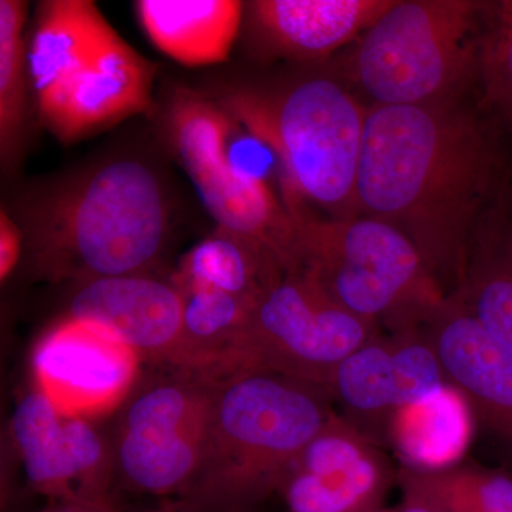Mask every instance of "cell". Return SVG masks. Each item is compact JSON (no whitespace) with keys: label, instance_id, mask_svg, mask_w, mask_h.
I'll list each match as a JSON object with an SVG mask.
<instances>
[{"label":"cell","instance_id":"6da1fadb","mask_svg":"<svg viewBox=\"0 0 512 512\" xmlns=\"http://www.w3.org/2000/svg\"><path fill=\"white\" fill-rule=\"evenodd\" d=\"M498 177L493 141L458 99L367 109L357 217L403 232L444 291H456L463 278L474 232L497 198Z\"/></svg>","mask_w":512,"mask_h":512},{"label":"cell","instance_id":"7a4b0ae2","mask_svg":"<svg viewBox=\"0 0 512 512\" xmlns=\"http://www.w3.org/2000/svg\"><path fill=\"white\" fill-rule=\"evenodd\" d=\"M171 204L146 161L119 157L37 198L20 224L36 271L50 281L144 274L170 234Z\"/></svg>","mask_w":512,"mask_h":512},{"label":"cell","instance_id":"3957f363","mask_svg":"<svg viewBox=\"0 0 512 512\" xmlns=\"http://www.w3.org/2000/svg\"><path fill=\"white\" fill-rule=\"evenodd\" d=\"M332 402L323 387L264 367L217 380L204 461L185 497L212 512L255 508L332 419Z\"/></svg>","mask_w":512,"mask_h":512},{"label":"cell","instance_id":"277c9868","mask_svg":"<svg viewBox=\"0 0 512 512\" xmlns=\"http://www.w3.org/2000/svg\"><path fill=\"white\" fill-rule=\"evenodd\" d=\"M271 148L289 211L357 217L356 184L367 109L336 80L311 76L281 89L235 87L215 97Z\"/></svg>","mask_w":512,"mask_h":512},{"label":"cell","instance_id":"5b68a950","mask_svg":"<svg viewBox=\"0 0 512 512\" xmlns=\"http://www.w3.org/2000/svg\"><path fill=\"white\" fill-rule=\"evenodd\" d=\"M165 131L202 204L220 231L295 271V227L268 177L271 148L208 94L177 87L165 110Z\"/></svg>","mask_w":512,"mask_h":512},{"label":"cell","instance_id":"8992f818","mask_svg":"<svg viewBox=\"0 0 512 512\" xmlns=\"http://www.w3.org/2000/svg\"><path fill=\"white\" fill-rule=\"evenodd\" d=\"M296 269L333 302L390 333L423 328L448 293L399 229L369 217L291 211ZM295 269V271H296Z\"/></svg>","mask_w":512,"mask_h":512},{"label":"cell","instance_id":"52a82bcc","mask_svg":"<svg viewBox=\"0 0 512 512\" xmlns=\"http://www.w3.org/2000/svg\"><path fill=\"white\" fill-rule=\"evenodd\" d=\"M485 5L393 0L360 39L353 59L356 82L377 106L457 100L478 74L474 32Z\"/></svg>","mask_w":512,"mask_h":512},{"label":"cell","instance_id":"ba28073f","mask_svg":"<svg viewBox=\"0 0 512 512\" xmlns=\"http://www.w3.org/2000/svg\"><path fill=\"white\" fill-rule=\"evenodd\" d=\"M212 397V380L181 370L141 376L120 407L111 446L121 485L165 498L190 493L207 450Z\"/></svg>","mask_w":512,"mask_h":512},{"label":"cell","instance_id":"9c48e42d","mask_svg":"<svg viewBox=\"0 0 512 512\" xmlns=\"http://www.w3.org/2000/svg\"><path fill=\"white\" fill-rule=\"evenodd\" d=\"M380 335L379 326L333 302L303 272L286 271L249 312V362L328 390L340 363Z\"/></svg>","mask_w":512,"mask_h":512},{"label":"cell","instance_id":"30bf717a","mask_svg":"<svg viewBox=\"0 0 512 512\" xmlns=\"http://www.w3.org/2000/svg\"><path fill=\"white\" fill-rule=\"evenodd\" d=\"M10 434L29 487L50 501L114 503L113 447L92 420L60 412L33 387L16 404Z\"/></svg>","mask_w":512,"mask_h":512},{"label":"cell","instance_id":"8fae6325","mask_svg":"<svg viewBox=\"0 0 512 512\" xmlns=\"http://www.w3.org/2000/svg\"><path fill=\"white\" fill-rule=\"evenodd\" d=\"M436 352L423 329L380 335L346 357L330 379L328 392L345 419L379 444L403 407L447 386Z\"/></svg>","mask_w":512,"mask_h":512},{"label":"cell","instance_id":"7c38bea8","mask_svg":"<svg viewBox=\"0 0 512 512\" xmlns=\"http://www.w3.org/2000/svg\"><path fill=\"white\" fill-rule=\"evenodd\" d=\"M143 360L109 333L64 318L33 350L35 389L60 412L93 417L123 406L141 377Z\"/></svg>","mask_w":512,"mask_h":512},{"label":"cell","instance_id":"4fadbf2b","mask_svg":"<svg viewBox=\"0 0 512 512\" xmlns=\"http://www.w3.org/2000/svg\"><path fill=\"white\" fill-rule=\"evenodd\" d=\"M392 481L376 441L333 414L286 471L278 493L289 512H373Z\"/></svg>","mask_w":512,"mask_h":512},{"label":"cell","instance_id":"5bb4252c","mask_svg":"<svg viewBox=\"0 0 512 512\" xmlns=\"http://www.w3.org/2000/svg\"><path fill=\"white\" fill-rule=\"evenodd\" d=\"M67 318L109 333L143 362L178 369L183 349V295L173 281L146 274L77 285Z\"/></svg>","mask_w":512,"mask_h":512},{"label":"cell","instance_id":"9a60e30c","mask_svg":"<svg viewBox=\"0 0 512 512\" xmlns=\"http://www.w3.org/2000/svg\"><path fill=\"white\" fill-rule=\"evenodd\" d=\"M154 77V64L113 29L40 120L62 143L80 140L153 110Z\"/></svg>","mask_w":512,"mask_h":512},{"label":"cell","instance_id":"2e32d148","mask_svg":"<svg viewBox=\"0 0 512 512\" xmlns=\"http://www.w3.org/2000/svg\"><path fill=\"white\" fill-rule=\"evenodd\" d=\"M444 377L512 454V350L448 295L423 326Z\"/></svg>","mask_w":512,"mask_h":512},{"label":"cell","instance_id":"e0dca14e","mask_svg":"<svg viewBox=\"0 0 512 512\" xmlns=\"http://www.w3.org/2000/svg\"><path fill=\"white\" fill-rule=\"evenodd\" d=\"M393 0H258L252 23L282 55L325 59L365 33Z\"/></svg>","mask_w":512,"mask_h":512},{"label":"cell","instance_id":"ac0fdd59","mask_svg":"<svg viewBox=\"0 0 512 512\" xmlns=\"http://www.w3.org/2000/svg\"><path fill=\"white\" fill-rule=\"evenodd\" d=\"M113 30L90 0H47L28 43L30 84L39 117Z\"/></svg>","mask_w":512,"mask_h":512},{"label":"cell","instance_id":"d6986e66","mask_svg":"<svg viewBox=\"0 0 512 512\" xmlns=\"http://www.w3.org/2000/svg\"><path fill=\"white\" fill-rule=\"evenodd\" d=\"M134 6L151 43L188 67L225 62L245 10L237 0H140Z\"/></svg>","mask_w":512,"mask_h":512},{"label":"cell","instance_id":"ffe728a7","mask_svg":"<svg viewBox=\"0 0 512 512\" xmlns=\"http://www.w3.org/2000/svg\"><path fill=\"white\" fill-rule=\"evenodd\" d=\"M500 200L481 218L463 278L450 295L512 350V218Z\"/></svg>","mask_w":512,"mask_h":512},{"label":"cell","instance_id":"44dd1931","mask_svg":"<svg viewBox=\"0 0 512 512\" xmlns=\"http://www.w3.org/2000/svg\"><path fill=\"white\" fill-rule=\"evenodd\" d=\"M470 404L456 387L403 407L390 421L387 441L413 471H440L457 466L474 434Z\"/></svg>","mask_w":512,"mask_h":512},{"label":"cell","instance_id":"7402d4cb","mask_svg":"<svg viewBox=\"0 0 512 512\" xmlns=\"http://www.w3.org/2000/svg\"><path fill=\"white\" fill-rule=\"evenodd\" d=\"M285 269L271 255L244 239L217 229L181 259L177 286H205L254 305L266 286Z\"/></svg>","mask_w":512,"mask_h":512},{"label":"cell","instance_id":"603a6c76","mask_svg":"<svg viewBox=\"0 0 512 512\" xmlns=\"http://www.w3.org/2000/svg\"><path fill=\"white\" fill-rule=\"evenodd\" d=\"M396 478L403 495L446 512H512V478L495 471L458 464L440 471L402 467Z\"/></svg>","mask_w":512,"mask_h":512},{"label":"cell","instance_id":"cb8c5ba5","mask_svg":"<svg viewBox=\"0 0 512 512\" xmlns=\"http://www.w3.org/2000/svg\"><path fill=\"white\" fill-rule=\"evenodd\" d=\"M28 5L0 0V153L2 164L18 156L28 116Z\"/></svg>","mask_w":512,"mask_h":512},{"label":"cell","instance_id":"d4e9b609","mask_svg":"<svg viewBox=\"0 0 512 512\" xmlns=\"http://www.w3.org/2000/svg\"><path fill=\"white\" fill-rule=\"evenodd\" d=\"M487 10L478 39V76L488 109L512 126V0L488 3Z\"/></svg>","mask_w":512,"mask_h":512},{"label":"cell","instance_id":"484cf974","mask_svg":"<svg viewBox=\"0 0 512 512\" xmlns=\"http://www.w3.org/2000/svg\"><path fill=\"white\" fill-rule=\"evenodd\" d=\"M25 235L19 222L10 217L9 212H0V278L6 281L18 265Z\"/></svg>","mask_w":512,"mask_h":512},{"label":"cell","instance_id":"4316f807","mask_svg":"<svg viewBox=\"0 0 512 512\" xmlns=\"http://www.w3.org/2000/svg\"><path fill=\"white\" fill-rule=\"evenodd\" d=\"M40 512H119L116 503L96 504L80 501H53Z\"/></svg>","mask_w":512,"mask_h":512},{"label":"cell","instance_id":"83f0119b","mask_svg":"<svg viewBox=\"0 0 512 512\" xmlns=\"http://www.w3.org/2000/svg\"><path fill=\"white\" fill-rule=\"evenodd\" d=\"M373 512H446L436 505L427 503V501L419 500V498L406 497L403 495L402 504L394 508L380 507L379 510Z\"/></svg>","mask_w":512,"mask_h":512},{"label":"cell","instance_id":"f1b7e54d","mask_svg":"<svg viewBox=\"0 0 512 512\" xmlns=\"http://www.w3.org/2000/svg\"><path fill=\"white\" fill-rule=\"evenodd\" d=\"M225 512H255V508L237 507V508H231V510H228Z\"/></svg>","mask_w":512,"mask_h":512}]
</instances>
